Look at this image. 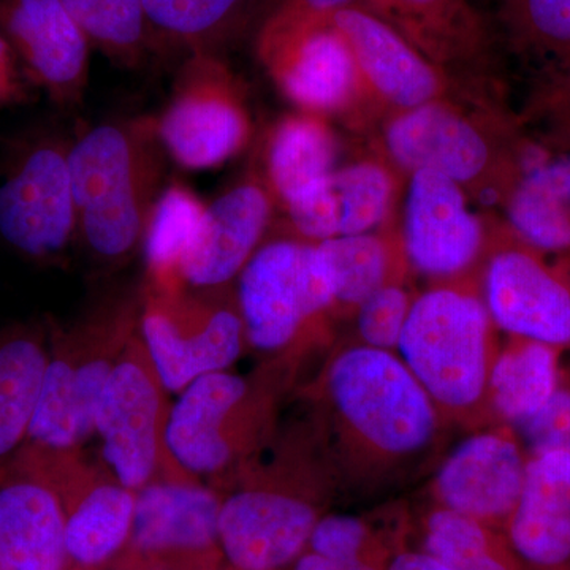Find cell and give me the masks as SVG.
Segmentation results:
<instances>
[{
  "label": "cell",
  "mask_w": 570,
  "mask_h": 570,
  "mask_svg": "<svg viewBox=\"0 0 570 570\" xmlns=\"http://www.w3.org/2000/svg\"><path fill=\"white\" fill-rule=\"evenodd\" d=\"M314 444L303 430L281 445L269 466H247L223 491L219 542L235 570H277L305 553L321 519Z\"/></svg>",
  "instance_id": "cell-1"
},
{
  "label": "cell",
  "mask_w": 570,
  "mask_h": 570,
  "mask_svg": "<svg viewBox=\"0 0 570 570\" xmlns=\"http://www.w3.org/2000/svg\"><path fill=\"white\" fill-rule=\"evenodd\" d=\"M141 296L94 307L67 326H50L47 370L22 445L82 449L94 438L97 404L127 344L138 332Z\"/></svg>",
  "instance_id": "cell-2"
},
{
  "label": "cell",
  "mask_w": 570,
  "mask_h": 570,
  "mask_svg": "<svg viewBox=\"0 0 570 570\" xmlns=\"http://www.w3.org/2000/svg\"><path fill=\"white\" fill-rule=\"evenodd\" d=\"M77 235L94 257L119 264L142 246L153 209L156 160L138 129L102 124L67 149Z\"/></svg>",
  "instance_id": "cell-3"
},
{
  "label": "cell",
  "mask_w": 570,
  "mask_h": 570,
  "mask_svg": "<svg viewBox=\"0 0 570 570\" xmlns=\"http://www.w3.org/2000/svg\"><path fill=\"white\" fill-rule=\"evenodd\" d=\"M167 441L184 471L223 493L268 439L273 395L230 370L206 374L176 395Z\"/></svg>",
  "instance_id": "cell-4"
},
{
  "label": "cell",
  "mask_w": 570,
  "mask_h": 570,
  "mask_svg": "<svg viewBox=\"0 0 570 570\" xmlns=\"http://www.w3.org/2000/svg\"><path fill=\"white\" fill-rule=\"evenodd\" d=\"M324 393L343 425L382 455H417L436 434L434 401L392 352L365 344L340 352Z\"/></svg>",
  "instance_id": "cell-5"
},
{
  "label": "cell",
  "mask_w": 570,
  "mask_h": 570,
  "mask_svg": "<svg viewBox=\"0 0 570 570\" xmlns=\"http://www.w3.org/2000/svg\"><path fill=\"white\" fill-rule=\"evenodd\" d=\"M490 314L475 296L436 288L412 303L397 352L434 404L475 406L489 384Z\"/></svg>",
  "instance_id": "cell-6"
},
{
  "label": "cell",
  "mask_w": 570,
  "mask_h": 570,
  "mask_svg": "<svg viewBox=\"0 0 570 570\" xmlns=\"http://www.w3.org/2000/svg\"><path fill=\"white\" fill-rule=\"evenodd\" d=\"M170 395L137 332L105 384L94 422L100 460L130 490L195 479L168 448Z\"/></svg>",
  "instance_id": "cell-7"
},
{
  "label": "cell",
  "mask_w": 570,
  "mask_h": 570,
  "mask_svg": "<svg viewBox=\"0 0 570 570\" xmlns=\"http://www.w3.org/2000/svg\"><path fill=\"white\" fill-rule=\"evenodd\" d=\"M138 336L165 387L174 395L206 374L230 370L246 347L236 298L225 288L146 287Z\"/></svg>",
  "instance_id": "cell-8"
},
{
  "label": "cell",
  "mask_w": 570,
  "mask_h": 570,
  "mask_svg": "<svg viewBox=\"0 0 570 570\" xmlns=\"http://www.w3.org/2000/svg\"><path fill=\"white\" fill-rule=\"evenodd\" d=\"M236 281L246 346L261 354L275 355L291 347L307 322L335 305L328 266L317 243H266Z\"/></svg>",
  "instance_id": "cell-9"
},
{
  "label": "cell",
  "mask_w": 570,
  "mask_h": 570,
  "mask_svg": "<svg viewBox=\"0 0 570 570\" xmlns=\"http://www.w3.org/2000/svg\"><path fill=\"white\" fill-rule=\"evenodd\" d=\"M61 499L70 564L96 569L122 553L132 532L137 491L82 449L17 450Z\"/></svg>",
  "instance_id": "cell-10"
},
{
  "label": "cell",
  "mask_w": 570,
  "mask_h": 570,
  "mask_svg": "<svg viewBox=\"0 0 570 570\" xmlns=\"http://www.w3.org/2000/svg\"><path fill=\"white\" fill-rule=\"evenodd\" d=\"M67 149L52 138L24 142L0 178V238L32 261L58 257L77 236Z\"/></svg>",
  "instance_id": "cell-11"
},
{
  "label": "cell",
  "mask_w": 570,
  "mask_h": 570,
  "mask_svg": "<svg viewBox=\"0 0 570 570\" xmlns=\"http://www.w3.org/2000/svg\"><path fill=\"white\" fill-rule=\"evenodd\" d=\"M220 504L223 493L197 479L159 480L138 490L122 550L130 569L214 570L223 554Z\"/></svg>",
  "instance_id": "cell-12"
},
{
  "label": "cell",
  "mask_w": 570,
  "mask_h": 570,
  "mask_svg": "<svg viewBox=\"0 0 570 570\" xmlns=\"http://www.w3.org/2000/svg\"><path fill=\"white\" fill-rule=\"evenodd\" d=\"M261 50L288 99L307 111L343 107L362 78L332 14L285 6L266 24Z\"/></svg>",
  "instance_id": "cell-13"
},
{
  "label": "cell",
  "mask_w": 570,
  "mask_h": 570,
  "mask_svg": "<svg viewBox=\"0 0 570 570\" xmlns=\"http://www.w3.org/2000/svg\"><path fill=\"white\" fill-rule=\"evenodd\" d=\"M224 80L219 63L198 52L187 69L186 88L157 124L156 135L165 151L190 170L227 163L249 137L246 112L220 86Z\"/></svg>",
  "instance_id": "cell-14"
},
{
  "label": "cell",
  "mask_w": 570,
  "mask_h": 570,
  "mask_svg": "<svg viewBox=\"0 0 570 570\" xmlns=\"http://www.w3.org/2000/svg\"><path fill=\"white\" fill-rule=\"evenodd\" d=\"M69 566L61 499L14 452L0 461V570H67Z\"/></svg>",
  "instance_id": "cell-15"
},
{
  "label": "cell",
  "mask_w": 570,
  "mask_h": 570,
  "mask_svg": "<svg viewBox=\"0 0 570 570\" xmlns=\"http://www.w3.org/2000/svg\"><path fill=\"white\" fill-rule=\"evenodd\" d=\"M483 232L468 208L461 184L433 171H415L404 208V246L428 276H453L478 257Z\"/></svg>",
  "instance_id": "cell-16"
},
{
  "label": "cell",
  "mask_w": 570,
  "mask_h": 570,
  "mask_svg": "<svg viewBox=\"0 0 570 570\" xmlns=\"http://www.w3.org/2000/svg\"><path fill=\"white\" fill-rule=\"evenodd\" d=\"M0 33L55 99L66 102L78 96L91 43L62 0H0Z\"/></svg>",
  "instance_id": "cell-17"
},
{
  "label": "cell",
  "mask_w": 570,
  "mask_h": 570,
  "mask_svg": "<svg viewBox=\"0 0 570 570\" xmlns=\"http://www.w3.org/2000/svg\"><path fill=\"white\" fill-rule=\"evenodd\" d=\"M269 216L268 194L254 183L239 184L205 206L179 264L183 285L195 291L227 287L261 247Z\"/></svg>",
  "instance_id": "cell-18"
},
{
  "label": "cell",
  "mask_w": 570,
  "mask_h": 570,
  "mask_svg": "<svg viewBox=\"0 0 570 570\" xmlns=\"http://www.w3.org/2000/svg\"><path fill=\"white\" fill-rule=\"evenodd\" d=\"M485 306L510 335L553 347L570 344V287L530 253L508 249L491 258Z\"/></svg>",
  "instance_id": "cell-19"
},
{
  "label": "cell",
  "mask_w": 570,
  "mask_h": 570,
  "mask_svg": "<svg viewBox=\"0 0 570 570\" xmlns=\"http://www.w3.org/2000/svg\"><path fill=\"white\" fill-rule=\"evenodd\" d=\"M527 463L512 439L474 434L439 468L438 497L445 509L479 521L508 517L519 502Z\"/></svg>",
  "instance_id": "cell-20"
},
{
  "label": "cell",
  "mask_w": 570,
  "mask_h": 570,
  "mask_svg": "<svg viewBox=\"0 0 570 570\" xmlns=\"http://www.w3.org/2000/svg\"><path fill=\"white\" fill-rule=\"evenodd\" d=\"M332 21L354 52L360 75L382 99L403 110L436 99L441 89L436 70L387 22L354 6L335 11Z\"/></svg>",
  "instance_id": "cell-21"
},
{
  "label": "cell",
  "mask_w": 570,
  "mask_h": 570,
  "mask_svg": "<svg viewBox=\"0 0 570 570\" xmlns=\"http://www.w3.org/2000/svg\"><path fill=\"white\" fill-rule=\"evenodd\" d=\"M389 154L411 174L433 171L468 184L490 165L489 142L459 112L434 102L404 110L385 134Z\"/></svg>",
  "instance_id": "cell-22"
},
{
  "label": "cell",
  "mask_w": 570,
  "mask_h": 570,
  "mask_svg": "<svg viewBox=\"0 0 570 570\" xmlns=\"http://www.w3.org/2000/svg\"><path fill=\"white\" fill-rule=\"evenodd\" d=\"M392 195V178L381 165H348L287 204L288 216L313 243L370 234L384 220Z\"/></svg>",
  "instance_id": "cell-23"
},
{
  "label": "cell",
  "mask_w": 570,
  "mask_h": 570,
  "mask_svg": "<svg viewBox=\"0 0 570 570\" xmlns=\"http://www.w3.org/2000/svg\"><path fill=\"white\" fill-rule=\"evenodd\" d=\"M510 539L524 560L551 568L570 560V455L535 453L528 460Z\"/></svg>",
  "instance_id": "cell-24"
},
{
  "label": "cell",
  "mask_w": 570,
  "mask_h": 570,
  "mask_svg": "<svg viewBox=\"0 0 570 570\" xmlns=\"http://www.w3.org/2000/svg\"><path fill=\"white\" fill-rule=\"evenodd\" d=\"M50 326L22 322L0 328V461L28 438L47 370Z\"/></svg>",
  "instance_id": "cell-25"
},
{
  "label": "cell",
  "mask_w": 570,
  "mask_h": 570,
  "mask_svg": "<svg viewBox=\"0 0 570 570\" xmlns=\"http://www.w3.org/2000/svg\"><path fill=\"white\" fill-rule=\"evenodd\" d=\"M513 230L534 249H570V156L550 160L521 176L509 200Z\"/></svg>",
  "instance_id": "cell-26"
},
{
  "label": "cell",
  "mask_w": 570,
  "mask_h": 570,
  "mask_svg": "<svg viewBox=\"0 0 570 570\" xmlns=\"http://www.w3.org/2000/svg\"><path fill=\"white\" fill-rule=\"evenodd\" d=\"M560 381L557 347L520 340L490 367L487 390L498 414L519 425L550 400Z\"/></svg>",
  "instance_id": "cell-27"
},
{
  "label": "cell",
  "mask_w": 570,
  "mask_h": 570,
  "mask_svg": "<svg viewBox=\"0 0 570 570\" xmlns=\"http://www.w3.org/2000/svg\"><path fill=\"white\" fill-rule=\"evenodd\" d=\"M335 160V138L328 127L316 116H292L277 126L269 142V179L287 205L332 174Z\"/></svg>",
  "instance_id": "cell-28"
},
{
  "label": "cell",
  "mask_w": 570,
  "mask_h": 570,
  "mask_svg": "<svg viewBox=\"0 0 570 570\" xmlns=\"http://www.w3.org/2000/svg\"><path fill=\"white\" fill-rule=\"evenodd\" d=\"M205 205L186 187L171 186L154 202L146 225L142 250L148 266L146 287L174 291L183 287L179 264L193 242Z\"/></svg>",
  "instance_id": "cell-29"
},
{
  "label": "cell",
  "mask_w": 570,
  "mask_h": 570,
  "mask_svg": "<svg viewBox=\"0 0 570 570\" xmlns=\"http://www.w3.org/2000/svg\"><path fill=\"white\" fill-rule=\"evenodd\" d=\"M371 13L392 26L415 48L448 52L478 36L466 0H365Z\"/></svg>",
  "instance_id": "cell-30"
},
{
  "label": "cell",
  "mask_w": 570,
  "mask_h": 570,
  "mask_svg": "<svg viewBox=\"0 0 570 570\" xmlns=\"http://www.w3.org/2000/svg\"><path fill=\"white\" fill-rule=\"evenodd\" d=\"M332 279L335 303L362 305L367 296L384 287L389 250L371 234L337 236L317 243Z\"/></svg>",
  "instance_id": "cell-31"
},
{
  "label": "cell",
  "mask_w": 570,
  "mask_h": 570,
  "mask_svg": "<svg viewBox=\"0 0 570 570\" xmlns=\"http://www.w3.org/2000/svg\"><path fill=\"white\" fill-rule=\"evenodd\" d=\"M73 20L88 37L112 58L134 61L151 29L145 0H62Z\"/></svg>",
  "instance_id": "cell-32"
},
{
  "label": "cell",
  "mask_w": 570,
  "mask_h": 570,
  "mask_svg": "<svg viewBox=\"0 0 570 570\" xmlns=\"http://www.w3.org/2000/svg\"><path fill=\"white\" fill-rule=\"evenodd\" d=\"M245 0H145L151 32L202 48L227 28Z\"/></svg>",
  "instance_id": "cell-33"
},
{
  "label": "cell",
  "mask_w": 570,
  "mask_h": 570,
  "mask_svg": "<svg viewBox=\"0 0 570 570\" xmlns=\"http://www.w3.org/2000/svg\"><path fill=\"white\" fill-rule=\"evenodd\" d=\"M426 553L450 570H508L490 553L480 521L445 508L428 520Z\"/></svg>",
  "instance_id": "cell-34"
},
{
  "label": "cell",
  "mask_w": 570,
  "mask_h": 570,
  "mask_svg": "<svg viewBox=\"0 0 570 570\" xmlns=\"http://www.w3.org/2000/svg\"><path fill=\"white\" fill-rule=\"evenodd\" d=\"M411 299L403 288L385 284L358 306L356 328L367 347L392 352L397 348L411 311Z\"/></svg>",
  "instance_id": "cell-35"
},
{
  "label": "cell",
  "mask_w": 570,
  "mask_h": 570,
  "mask_svg": "<svg viewBox=\"0 0 570 570\" xmlns=\"http://www.w3.org/2000/svg\"><path fill=\"white\" fill-rule=\"evenodd\" d=\"M512 11L528 41L570 61V0H513Z\"/></svg>",
  "instance_id": "cell-36"
},
{
  "label": "cell",
  "mask_w": 570,
  "mask_h": 570,
  "mask_svg": "<svg viewBox=\"0 0 570 570\" xmlns=\"http://www.w3.org/2000/svg\"><path fill=\"white\" fill-rule=\"evenodd\" d=\"M365 539V524L355 517L326 515L317 520L307 549L328 560L356 564L362 562L360 553Z\"/></svg>",
  "instance_id": "cell-37"
},
{
  "label": "cell",
  "mask_w": 570,
  "mask_h": 570,
  "mask_svg": "<svg viewBox=\"0 0 570 570\" xmlns=\"http://www.w3.org/2000/svg\"><path fill=\"white\" fill-rule=\"evenodd\" d=\"M550 118L554 126L564 135L570 145V73L558 82L549 97Z\"/></svg>",
  "instance_id": "cell-38"
},
{
  "label": "cell",
  "mask_w": 570,
  "mask_h": 570,
  "mask_svg": "<svg viewBox=\"0 0 570 570\" xmlns=\"http://www.w3.org/2000/svg\"><path fill=\"white\" fill-rule=\"evenodd\" d=\"M294 570H371L363 562L356 564H346V562H337L328 560V558L321 557V554L313 553V551H305L299 554L294 562Z\"/></svg>",
  "instance_id": "cell-39"
},
{
  "label": "cell",
  "mask_w": 570,
  "mask_h": 570,
  "mask_svg": "<svg viewBox=\"0 0 570 570\" xmlns=\"http://www.w3.org/2000/svg\"><path fill=\"white\" fill-rule=\"evenodd\" d=\"M389 570H450L430 553H404L392 562Z\"/></svg>",
  "instance_id": "cell-40"
},
{
  "label": "cell",
  "mask_w": 570,
  "mask_h": 570,
  "mask_svg": "<svg viewBox=\"0 0 570 570\" xmlns=\"http://www.w3.org/2000/svg\"><path fill=\"white\" fill-rule=\"evenodd\" d=\"M287 6L296 7L317 14H333L352 6V0H288Z\"/></svg>",
  "instance_id": "cell-41"
},
{
  "label": "cell",
  "mask_w": 570,
  "mask_h": 570,
  "mask_svg": "<svg viewBox=\"0 0 570 570\" xmlns=\"http://www.w3.org/2000/svg\"><path fill=\"white\" fill-rule=\"evenodd\" d=\"M17 66V55L11 50L10 43L7 41L6 37L0 33V77L20 80V78H18Z\"/></svg>",
  "instance_id": "cell-42"
},
{
  "label": "cell",
  "mask_w": 570,
  "mask_h": 570,
  "mask_svg": "<svg viewBox=\"0 0 570 570\" xmlns=\"http://www.w3.org/2000/svg\"><path fill=\"white\" fill-rule=\"evenodd\" d=\"M20 80L13 78L0 77V105L14 102L21 97Z\"/></svg>",
  "instance_id": "cell-43"
}]
</instances>
